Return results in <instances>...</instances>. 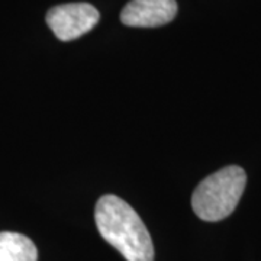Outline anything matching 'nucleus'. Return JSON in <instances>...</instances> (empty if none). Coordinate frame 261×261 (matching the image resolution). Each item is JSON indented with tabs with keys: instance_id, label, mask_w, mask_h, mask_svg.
<instances>
[{
	"instance_id": "7ed1b4c3",
	"label": "nucleus",
	"mask_w": 261,
	"mask_h": 261,
	"mask_svg": "<svg viewBox=\"0 0 261 261\" xmlns=\"http://www.w3.org/2000/svg\"><path fill=\"white\" fill-rule=\"evenodd\" d=\"M100 13L89 3L60 5L47 13V23L60 41H73L96 27Z\"/></svg>"
},
{
	"instance_id": "f03ea898",
	"label": "nucleus",
	"mask_w": 261,
	"mask_h": 261,
	"mask_svg": "<svg viewBox=\"0 0 261 261\" xmlns=\"http://www.w3.org/2000/svg\"><path fill=\"white\" fill-rule=\"evenodd\" d=\"M247 174L238 166H228L199 183L192 195L195 214L207 222L222 221L232 214L244 193Z\"/></svg>"
},
{
	"instance_id": "f257e3e1",
	"label": "nucleus",
	"mask_w": 261,
	"mask_h": 261,
	"mask_svg": "<svg viewBox=\"0 0 261 261\" xmlns=\"http://www.w3.org/2000/svg\"><path fill=\"white\" fill-rule=\"evenodd\" d=\"M96 226L102 238L121 252L126 261H154V244L147 226L125 200L102 196L94 211Z\"/></svg>"
},
{
	"instance_id": "20e7f679",
	"label": "nucleus",
	"mask_w": 261,
	"mask_h": 261,
	"mask_svg": "<svg viewBox=\"0 0 261 261\" xmlns=\"http://www.w3.org/2000/svg\"><path fill=\"white\" fill-rule=\"evenodd\" d=\"M176 15V0H130L122 9L121 20L126 27L155 28L171 22Z\"/></svg>"
},
{
	"instance_id": "39448f33",
	"label": "nucleus",
	"mask_w": 261,
	"mask_h": 261,
	"mask_svg": "<svg viewBox=\"0 0 261 261\" xmlns=\"http://www.w3.org/2000/svg\"><path fill=\"white\" fill-rule=\"evenodd\" d=\"M32 240L18 232H0V261H37Z\"/></svg>"
}]
</instances>
